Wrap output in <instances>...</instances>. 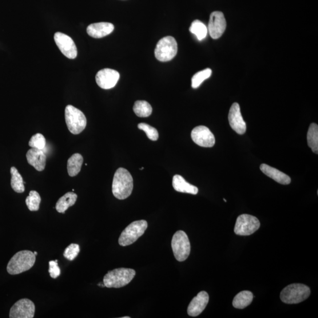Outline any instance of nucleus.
Wrapping results in <instances>:
<instances>
[{
    "instance_id": "f8f14e48",
    "label": "nucleus",
    "mask_w": 318,
    "mask_h": 318,
    "mask_svg": "<svg viewBox=\"0 0 318 318\" xmlns=\"http://www.w3.org/2000/svg\"><path fill=\"white\" fill-rule=\"evenodd\" d=\"M54 38L58 49L66 57L74 59L77 57V47L69 35L57 32L54 34Z\"/></svg>"
},
{
    "instance_id": "4468645a",
    "label": "nucleus",
    "mask_w": 318,
    "mask_h": 318,
    "mask_svg": "<svg viewBox=\"0 0 318 318\" xmlns=\"http://www.w3.org/2000/svg\"><path fill=\"white\" fill-rule=\"evenodd\" d=\"M120 74L111 69H104L98 71L95 76L97 85L103 89H110L117 85Z\"/></svg>"
},
{
    "instance_id": "20e7f679",
    "label": "nucleus",
    "mask_w": 318,
    "mask_h": 318,
    "mask_svg": "<svg viewBox=\"0 0 318 318\" xmlns=\"http://www.w3.org/2000/svg\"><path fill=\"white\" fill-rule=\"evenodd\" d=\"M311 295V290L307 285L293 284L286 286L281 293V300L287 304L301 303L308 299Z\"/></svg>"
},
{
    "instance_id": "7c9ffc66",
    "label": "nucleus",
    "mask_w": 318,
    "mask_h": 318,
    "mask_svg": "<svg viewBox=\"0 0 318 318\" xmlns=\"http://www.w3.org/2000/svg\"><path fill=\"white\" fill-rule=\"evenodd\" d=\"M138 128L144 131L147 136L152 141H156L158 138V133L154 127L146 124V123H140L138 125Z\"/></svg>"
},
{
    "instance_id": "a211bd4d",
    "label": "nucleus",
    "mask_w": 318,
    "mask_h": 318,
    "mask_svg": "<svg viewBox=\"0 0 318 318\" xmlns=\"http://www.w3.org/2000/svg\"><path fill=\"white\" fill-rule=\"evenodd\" d=\"M26 157L29 164L37 171H43L46 165V155L43 150L31 148L28 151Z\"/></svg>"
},
{
    "instance_id": "2f4dec72",
    "label": "nucleus",
    "mask_w": 318,
    "mask_h": 318,
    "mask_svg": "<svg viewBox=\"0 0 318 318\" xmlns=\"http://www.w3.org/2000/svg\"><path fill=\"white\" fill-rule=\"evenodd\" d=\"M80 252V246L77 244H71L67 247L64 252V256L67 260L73 261L78 256Z\"/></svg>"
},
{
    "instance_id": "e433bc0d",
    "label": "nucleus",
    "mask_w": 318,
    "mask_h": 318,
    "mask_svg": "<svg viewBox=\"0 0 318 318\" xmlns=\"http://www.w3.org/2000/svg\"><path fill=\"white\" fill-rule=\"evenodd\" d=\"M143 169H144V168H142L141 169H140V170H143Z\"/></svg>"
},
{
    "instance_id": "b1692460",
    "label": "nucleus",
    "mask_w": 318,
    "mask_h": 318,
    "mask_svg": "<svg viewBox=\"0 0 318 318\" xmlns=\"http://www.w3.org/2000/svg\"><path fill=\"white\" fill-rule=\"evenodd\" d=\"M11 178V186L15 192L22 193L25 192V187L24 185V182L22 175L19 174L18 171L15 167H12L10 169Z\"/></svg>"
},
{
    "instance_id": "473e14b6",
    "label": "nucleus",
    "mask_w": 318,
    "mask_h": 318,
    "mask_svg": "<svg viewBox=\"0 0 318 318\" xmlns=\"http://www.w3.org/2000/svg\"><path fill=\"white\" fill-rule=\"evenodd\" d=\"M49 272L50 276L53 279H56L57 277L61 275V269L58 266L57 261H51L49 262Z\"/></svg>"
},
{
    "instance_id": "c9c22d12",
    "label": "nucleus",
    "mask_w": 318,
    "mask_h": 318,
    "mask_svg": "<svg viewBox=\"0 0 318 318\" xmlns=\"http://www.w3.org/2000/svg\"><path fill=\"white\" fill-rule=\"evenodd\" d=\"M224 201H225V202H227V201H226V200H225V198H224Z\"/></svg>"
},
{
    "instance_id": "f3484780",
    "label": "nucleus",
    "mask_w": 318,
    "mask_h": 318,
    "mask_svg": "<svg viewBox=\"0 0 318 318\" xmlns=\"http://www.w3.org/2000/svg\"><path fill=\"white\" fill-rule=\"evenodd\" d=\"M114 29L113 24L101 22L91 24L87 29V33L90 37L101 38L112 33Z\"/></svg>"
},
{
    "instance_id": "9b49d317",
    "label": "nucleus",
    "mask_w": 318,
    "mask_h": 318,
    "mask_svg": "<svg viewBox=\"0 0 318 318\" xmlns=\"http://www.w3.org/2000/svg\"><path fill=\"white\" fill-rule=\"evenodd\" d=\"M191 137L196 145L204 148H212L215 144L213 134L205 126H198L194 128L191 133Z\"/></svg>"
},
{
    "instance_id": "a878e982",
    "label": "nucleus",
    "mask_w": 318,
    "mask_h": 318,
    "mask_svg": "<svg viewBox=\"0 0 318 318\" xmlns=\"http://www.w3.org/2000/svg\"><path fill=\"white\" fill-rule=\"evenodd\" d=\"M133 111L138 117H147L152 113V107L148 102L138 101L134 103Z\"/></svg>"
},
{
    "instance_id": "9d476101",
    "label": "nucleus",
    "mask_w": 318,
    "mask_h": 318,
    "mask_svg": "<svg viewBox=\"0 0 318 318\" xmlns=\"http://www.w3.org/2000/svg\"><path fill=\"white\" fill-rule=\"evenodd\" d=\"M35 305L33 302L24 298L16 302L10 311V318H33L35 313Z\"/></svg>"
},
{
    "instance_id": "f257e3e1",
    "label": "nucleus",
    "mask_w": 318,
    "mask_h": 318,
    "mask_svg": "<svg viewBox=\"0 0 318 318\" xmlns=\"http://www.w3.org/2000/svg\"><path fill=\"white\" fill-rule=\"evenodd\" d=\"M133 189V180L132 175L125 168H119L114 173L112 192L115 197L124 200L131 195Z\"/></svg>"
},
{
    "instance_id": "7ed1b4c3",
    "label": "nucleus",
    "mask_w": 318,
    "mask_h": 318,
    "mask_svg": "<svg viewBox=\"0 0 318 318\" xmlns=\"http://www.w3.org/2000/svg\"><path fill=\"white\" fill-rule=\"evenodd\" d=\"M136 275V271L129 268H117L107 272L103 278L105 287L120 288L128 285Z\"/></svg>"
},
{
    "instance_id": "f704fd0d",
    "label": "nucleus",
    "mask_w": 318,
    "mask_h": 318,
    "mask_svg": "<svg viewBox=\"0 0 318 318\" xmlns=\"http://www.w3.org/2000/svg\"><path fill=\"white\" fill-rule=\"evenodd\" d=\"M130 317L129 316H125V317H123L122 318H130Z\"/></svg>"
},
{
    "instance_id": "c85d7f7f",
    "label": "nucleus",
    "mask_w": 318,
    "mask_h": 318,
    "mask_svg": "<svg viewBox=\"0 0 318 318\" xmlns=\"http://www.w3.org/2000/svg\"><path fill=\"white\" fill-rule=\"evenodd\" d=\"M212 73V70L208 68L198 71L194 74L192 78V87L193 88H198L205 80L211 76Z\"/></svg>"
},
{
    "instance_id": "f03ea898",
    "label": "nucleus",
    "mask_w": 318,
    "mask_h": 318,
    "mask_svg": "<svg viewBox=\"0 0 318 318\" xmlns=\"http://www.w3.org/2000/svg\"><path fill=\"white\" fill-rule=\"evenodd\" d=\"M35 255L30 250H22L12 257L8 264L7 270L10 275H18L27 271L34 266Z\"/></svg>"
},
{
    "instance_id": "4be33fe9",
    "label": "nucleus",
    "mask_w": 318,
    "mask_h": 318,
    "mask_svg": "<svg viewBox=\"0 0 318 318\" xmlns=\"http://www.w3.org/2000/svg\"><path fill=\"white\" fill-rule=\"evenodd\" d=\"M83 157L81 154L75 153L67 161V172L71 177L76 176L81 172Z\"/></svg>"
},
{
    "instance_id": "393cba45",
    "label": "nucleus",
    "mask_w": 318,
    "mask_h": 318,
    "mask_svg": "<svg viewBox=\"0 0 318 318\" xmlns=\"http://www.w3.org/2000/svg\"><path fill=\"white\" fill-rule=\"evenodd\" d=\"M308 145L313 153H318V126L312 123L307 134Z\"/></svg>"
},
{
    "instance_id": "cd10ccee",
    "label": "nucleus",
    "mask_w": 318,
    "mask_h": 318,
    "mask_svg": "<svg viewBox=\"0 0 318 318\" xmlns=\"http://www.w3.org/2000/svg\"><path fill=\"white\" fill-rule=\"evenodd\" d=\"M41 197L39 193L35 190H31L29 196L26 198V204L30 211H37L41 203Z\"/></svg>"
},
{
    "instance_id": "423d86ee",
    "label": "nucleus",
    "mask_w": 318,
    "mask_h": 318,
    "mask_svg": "<svg viewBox=\"0 0 318 318\" xmlns=\"http://www.w3.org/2000/svg\"><path fill=\"white\" fill-rule=\"evenodd\" d=\"M148 228V222L145 220L134 221L122 232L118 239V244L122 246L133 244L142 236Z\"/></svg>"
},
{
    "instance_id": "1a4fd4ad",
    "label": "nucleus",
    "mask_w": 318,
    "mask_h": 318,
    "mask_svg": "<svg viewBox=\"0 0 318 318\" xmlns=\"http://www.w3.org/2000/svg\"><path fill=\"white\" fill-rule=\"evenodd\" d=\"M260 226V222L257 217L243 214L237 218L234 232L237 235L249 236L257 231Z\"/></svg>"
},
{
    "instance_id": "c756f323",
    "label": "nucleus",
    "mask_w": 318,
    "mask_h": 318,
    "mask_svg": "<svg viewBox=\"0 0 318 318\" xmlns=\"http://www.w3.org/2000/svg\"><path fill=\"white\" fill-rule=\"evenodd\" d=\"M29 145L31 148L43 150L46 145V138L42 134H35L30 138Z\"/></svg>"
},
{
    "instance_id": "6e6552de",
    "label": "nucleus",
    "mask_w": 318,
    "mask_h": 318,
    "mask_svg": "<svg viewBox=\"0 0 318 318\" xmlns=\"http://www.w3.org/2000/svg\"><path fill=\"white\" fill-rule=\"evenodd\" d=\"M172 248L177 261L187 260L190 253V244L188 235L184 231L178 230L174 233L172 241Z\"/></svg>"
},
{
    "instance_id": "dca6fc26",
    "label": "nucleus",
    "mask_w": 318,
    "mask_h": 318,
    "mask_svg": "<svg viewBox=\"0 0 318 318\" xmlns=\"http://www.w3.org/2000/svg\"><path fill=\"white\" fill-rule=\"evenodd\" d=\"M209 297L208 293L202 291L190 302L188 308V313L190 316L196 317L204 311L208 305Z\"/></svg>"
},
{
    "instance_id": "0eeeda50",
    "label": "nucleus",
    "mask_w": 318,
    "mask_h": 318,
    "mask_svg": "<svg viewBox=\"0 0 318 318\" xmlns=\"http://www.w3.org/2000/svg\"><path fill=\"white\" fill-rule=\"evenodd\" d=\"M177 53V43L172 36H167L160 39L154 50L155 57L162 62L170 61L176 56Z\"/></svg>"
},
{
    "instance_id": "6ab92c4d",
    "label": "nucleus",
    "mask_w": 318,
    "mask_h": 318,
    "mask_svg": "<svg viewBox=\"0 0 318 318\" xmlns=\"http://www.w3.org/2000/svg\"><path fill=\"white\" fill-rule=\"evenodd\" d=\"M260 169L266 176L272 178L273 180L280 184L286 185L291 184V177L287 174L281 172L279 170L266 164H262Z\"/></svg>"
},
{
    "instance_id": "72a5a7b5",
    "label": "nucleus",
    "mask_w": 318,
    "mask_h": 318,
    "mask_svg": "<svg viewBox=\"0 0 318 318\" xmlns=\"http://www.w3.org/2000/svg\"><path fill=\"white\" fill-rule=\"evenodd\" d=\"M34 253L35 256H36L37 254V252H34Z\"/></svg>"
},
{
    "instance_id": "ddd939ff",
    "label": "nucleus",
    "mask_w": 318,
    "mask_h": 318,
    "mask_svg": "<svg viewBox=\"0 0 318 318\" xmlns=\"http://www.w3.org/2000/svg\"><path fill=\"white\" fill-rule=\"evenodd\" d=\"M226 28V22L224 14L221 11H214L210 14L208 30L213 39L220 38Z\"/></svg>"
},
{
    "instance_id": "2eb2a0df",
    "label": "nucleus",
    "mask_w": 318,
    "mask_h": 318,
    "mask_svg": "<svg viewBox=\"0 0 318 318\" xmlns=\"http://www.w3.org/2000/svg\"><path fill=\"white\" fill-rule=\"evenodd\" d=\"M229 125L239 134H244L246 131V125L242 116L240 105L234 103L230 107L228 115Z\"/></svg>"
},
{
    "instance_id": "bb28decb",
    "label": "nucleus",
    "mask_w": 318,
    "mask_h": 318,
    "mask_svg": "<svg viewBox=\"0 0 318 318\" xmlns=\"http://www.w3.org/2000/svg\"><path fill=\"white\" fill-rule=\"evenodd\" d=\"M190 33L196 35L198 41H202L206 38L208 33V27L204 23L198 21H194L189 28Z\"/></svg>"
},
{
    "instance_id": "412c9836",
    "label": "nucleus",
    "mask_w": 318,
    "mask_h": 318,
    "mask_svg": "<svg viewBox=\"0 0 318 318\" xmlns=\"http://www.w3.org/2000/svg\"><path fill=\"white\" fill-rule=\"evenodd\" d=\"M77 195L74 192H68L59 198L55 205V209L58 213H65L70 207L73 206L76 202Z\"/></svg>"
},
{
    "instance_id": "5701e85b",
    "label": "nucleus",
    "mask_w": 318,
    "mask_h": 318,
    "mask_svg": "<svg viewBox=\"0 0 318 318\" xmlns=\"http://www.w3.org/2000/svg\"><path fill=\"white\" fill-rule=\"evenodd\" d=\"M253 295L251 292L248 291H242L234 297L233 306L237 309H244L252 303Z\"/></svg>"
},
{
    "instance_id": "39448f33",
    "label": "nucleus",
    "mask_w": 318,
    "mask_h": 318,
    "mask_svg": "<svg viewBox=\"0 0 318 318\" xmlns=\"http://www.w3.org/2000/svg\"><path fill=\"white\" fill-rule=\"evenodd\" d=\"M65 120L67 128L73 134L81 133L87 125V119L84 113L72 105L66 107Z\"/></svg>"
},
{
    "instance_id": "aec40b11",
    "label": "nucleus",
    "mask_w": 318,
    "mask_h": 318,
    "mask_svg": "<svg viewBox=\"0 0 318 318\" xmlns=\"http://www.w3.org/2000/svg\"><path fill=\"white\" fill-rule=\"evenodd\" d=\"M172 185L174 189L178 192L192 194H196L198 193V190L197 187L186 182L181 175H174L173 177Z\"/></svg>"
}]
</instances>
